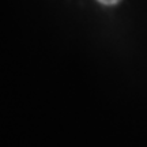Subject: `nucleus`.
Instances as JSON below:
<instances>
[{
    "label": "nucleus",
    "mask_w": 147,
    "mask_h": 147,
    "mask_svg": "<svg viewBox=\"0 0 147 147\" xmlns=\"http://www.w3.org/2000/svg\"><path fill=\"white\" fill-rule=\"evenodd\" d=\"M100 3H102V4L105 5H113V4H117L120 0H98Z\"/></svg>",
    "instance_id": "1"
}]
</instances>
